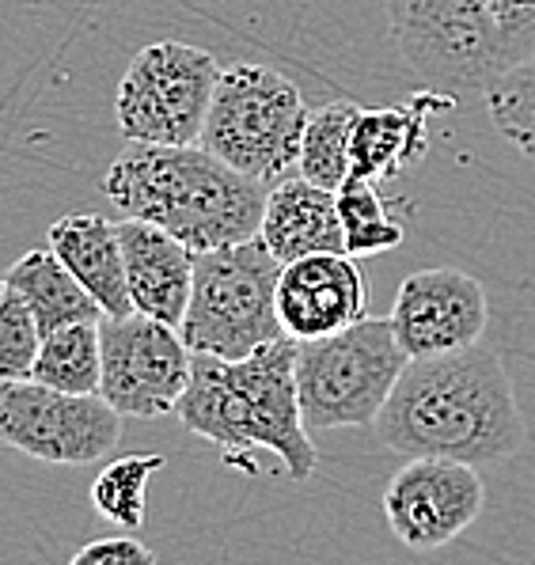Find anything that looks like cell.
<instances>
[{"label":"cell","mask_w":535,"mask_h":565,"mask_svg":"<svg viewBox=\"0 0 535 565\" xmlns=\"http://www.w3.org/2000/svg\"><path fill=\"white\" fill-rule=\"evenodd\" d=\"M376 440L407 459L437 456L460 463H502L524 445V417L502 358L486 345L410 358L384 411Z\"/></svg>","instance_id":"obj_1"},{"label":"cell","mask_w":535,"mask_h":565,"mask_svg":"<svg viewBox=\"0 0 535 565\" xmlns=\"http://www.w3.org/2000/svg\"><path fill=\"white\" fill-rule=\"evenodd\" d=\"M175 414L183 429L217 445L239 471L258 475L252 451H274L292 482L315 475L319 451L297 391V338L281 334L247 358L194 353Z\"/></svg>","instance_id":"obj_2"},{"label":"cell","mask_w":535,"mask_h":565,"mask_svg":"<svg viewBox=\"0 0 535 565\" xmlns=\"http://www.w3.org/2000/svg\"><path fill=\"white\" fill-rule=\"evenodd\" d=\"M103 194L190 250L255 239L266 209V182L239 175L202 145H129L103 175Z\"/></svg>","instance_id":"obj_3"},{"label":"cell","mask_w":535,"mask_h":565,"mask_svg":"<svg viewBox=\"0 0 535 565\" xmlns=\"http://www.w3.org/2000/svg\"><path fill=\"white\" fill-rule=\"evenodd\" d=\"M387 28L426 88L474 95L535 54V0H387Z\"/></svg>","instance_id":"obj_4"},{"label":"cell","mask_w":535,"mask_h":565,"mask_svg":"<svg viewBox=\"0 0 535 565\" xmlns=\"http://www.w3.org/2000/svg\"><path fill=\"white\" fill-rule=\"evenodd\" d=\"M278 277L281 258L258 236L197 250L186 316L179 323L190 353L247 358L258 345L281 338Z\"/></svg>","instance_id":"obj_5"},{"label":"cell","mask_w":535,"mask_h":565,"mask_svg":"<svg viewBox=\"0 0 535 565\" xmlns=\"http://www.w3.org/2000/svg\"><path fill=\"white\" fill-rule=\"evenodd\" d=\"M407 361L392 319L376 316L357 319L334 334L297 342V391L304 425L312 433L373 425Z\"/></svg>","instance_id":"obj_6"},{"label":"cell","mask_w":535,"mask_h":565,"mask_svg":"<svg viewBox=\"0 0 535 565\" xmlns=\"http://www.w3.org/2000/svg\"><path fill=\"white\" fill-rule=\"evenodd\" d=\"M308 107L289 76L266 65L221 68L197 145L239 175L270 182L297 168Z\"/></svg>","instance_id":"obj_7"},{"label":"cell","mask_w":535,"mask_h":565,"mask_svg":"<svg viewBox=\"0 0 535 565\" xmlns=\"http://www.w3.org/2000/svg\"><path fill=\"white\" fill-rule=\"evenodd\" d=\"M221 65L210 50L152 42L126 65L115 95L118 134L129 145H197Z\"/></svg>","instance_id":"obj_8"},{"label":"cell","mask_w":535,"mask_h":565,"mask_svg":"<svg viewBox=\"0 0 535 565\" xmlns=\"http://www.w3.org/2000/svg\"><path fill=\"white\" fill-rule=\"evenodd\" d=\"M122 440V414L95 391L46 387L39 380H0V445L42 463L88 467Z\"/></svg>","instance_id":"obj_9"},{"label":"cell","mask_w":535,"mask_h":565,"mask_svg":"<svg viewBox=\"0 0 535 565\" xmlns=\"http://www.w3.org/2000/svg\"><path fill=\"white\" fill-rule=\"evenodd\" d=\"M103 376L99 395L122 417L175 414L179 395L190 380V345L179 327L145 311L99 319Z\"/></svg>","instance_id":"obj_10"},{"label":"cell","mask_w":535,"mask_h":565,"mask_svg":"<svg viewBox=\"0 0 535 565\" xmlns=\"http://www.w3.org/2000/svg\"><path fill=\"white\" fill-rule=\"evenodd\" d=\"M486 505L479 467L460 459L418 456L392 475L384 490V520L410 551H437L463 535Z\"/></svg>","instance_id":"obj_11"},{"label":"cell","mask_w":535,"mask_h":565,"mask_svg":"<svg viewBox=\"0 0 535 565\" xmlns=\"http://www.w3.org/2000/svg\"><path fill=\"white\" fill-rule=\"evenodd\" d=\"M392 327L407 358H441L468 350L486 334V292L471 274L452 266L418 269L399 285Z\"/></svg>","instance_id":"obj_12"},{"label":"cell","mask_w":535,"mask_h":565,"mask_svg":"<svg viewBox=\"0 0 535 565\" xmlns=\"http://www.w3.org/2000/svg\"><path fill=\"white\" fill-rule=\"evenodd\" d=\"M368 316V277L361 258L346 250H319V255L281 263L278 277V319L285 334L308 342L357 323Z\"/></svg>","instance_id":"obj_13"},{"label":"cell","mask_w":535,"mask_h":565,"mask_svg":"<svg viewBox=\"0 0 535 565\" xmlns=\"http://www.w3.org/2000/svg\"><path fill=\"white\" fill-rule=\"evenodd\" d=\"M126 263V289L133 300V311H145L152 319L179 327L186 316L190 285H194V255L183 239L157 228L149 221L126 216L118 224Z\"/></svg>","instance_id":"obj_14"},{"label":"cell","mask_w":535,"mask_h":565,"mask_svg":"<svg viewBox=\"0 0 535 565\" xmlns=\"http://www.w3.org/2000/svg\"><path fill=\"white\" fill-rule=\"evenodd\" d=\"M456 95L421 88L395 107H361L353 118V171L384 182L429 152V118L452 110Z\"/></svg>","instance_id":"obj_15"},{"label":"cell","mask_w":535,"mask_h":565,"mask_svg":"<svg viewBox=\"0 0 535 565\" xmlns=\"http://www.w3.org/2000/svg\"><path fill=\"white\" fill-rule=\"evenodd\" d=\"M258 239H263L281 263L319 255V250H346V232H342L334 190L315 186V182H308L304 175L281 179L274 190H266Z\"/></svg>","instance_id":"obj_16"},{"label":"cell","mask_w":535,"mask_h":565,"mask_svg":"<svg viewBox=\"0 0 535 565\" xmlns=\"http://www.w3.org/2000/svg\"><path fill=\"white\" fill-rule=\"evenodd\" d=\"M50 250L73 269V277L92 292L103 316H129L133 311L126 289L118 224H110L99 213H68L50 224Z\"/></svg>","instance_id":"obj_17"},{"label":"cell","mask_w":535,"mask_h":565,"mask_svg":"<svg viewBox=\"0 0 535 565\" xmlns=\"http://www.w3.org/2000/svg\"><path fill=\"white\" fill-rule=\"evenodd\" d=\"M4 285L20 292L31 316L39 319L42 334L68 323H84V319H103V308L95 303V297L50 247L28 250L23 258H15Z\"/></svg>","instance_id":"obj_18"},{"label":"cell","mask_w":535,"mask_h":565,"mask_svg":"<svg viewBox=\"0 0 535 565\" xmlns=\"http://www.w3.org/2000/svg\"><path fill=\"white\" fill-rule=\"evenodd\" d=\"M103 376V350H99V319L57 327L42 334L39 358H34L31 380L73 395H95Z\"/></svg>","instance_id":"obj_19"},{"label":"cell","mask_w":535,"mask_h":565,"mask_svg":"<svg viewBox=\"0 0 535 565\" xmlns=\"http://www.w3.org/2000/svg\"><path fill=\"white\" fill-rule=\"evenodd\" d=\"M361 107L339 99L327 103L319 110H308L304 134H300V152H297V175H304L315 186L339 190L346 175L353 171V118Z\"/></svg>","instance_id":"obj_20"},{"label":"cell","mask_w":535,"mask_h":565,"mask_svg":"<svg viewBox=\"0 0 535 565\" xmlns=\"http://www.w3.org/2000/svg\"><path fill=\"white\" fill-rule=\"evenodd\" d=\"M334 198H339L342 232H346V255L365 263V258L395 250L403 243V224L387 213L384 198L376 190V179L350 171L346 182L334 190Z\"/></svg>","instance_id":"obj_21"},{"label":"cell","mask_w":535,"mask_h":565,"mask_svg":"<svg viewBox=\"0 0 535 565\" xmlns=\"http://www.w3.org/2000/svg\"><path fill=\"white\" fill-rule=\"evenodd\" d=\"M163 456H122L107 463L92 482V505L122 532H141L149 512V478L163 471Z\"/></svg>","instance_id":"obj_22"},{"label":"cell","mask_w":535,"mask_h":565,"mask_svg":"<svg viewBox=\"0 0 535 565\" xmlns=\"http://www.w3.org/2000/svg\"><path fill=\"white\" fill-rule=\"evenodd\" d=\"M482 99L497 134L535 163V54L490 84Z\"/></svg>","instance_id":"obj_23"},{"label":"cell","mask_w":535,"mask_h":565,"mask_svg":"<svg viewBox=\"0 0 535 565\" xmlns=\"http://www.w3.org/2000/svg\"><path fill=\"white\" fill-rule=\"evenodd\" d=\"M42 345V327L15 289L4 285L0 300V380H31Z\"/></svg>","instance_id":"obj_24"},{"label":"cell","mask_w":535,"mask_h":565,"mask_svg":"<svg viewBox=\"0 0 535 565\" xmlns=\"http://www.w3.org/2000/svg\"><path fill=\"white\" fill-rule=\"evenodd\" d=\"M73 565H157V554L137 535H107L81 546L73 554Z\"/></svg>","instance_id":"obj_25"},{"label":"cell","mask_w":535,"mask_h":565,"mask_svg":"<svg viewBox=\"0 0 535 565\" xmlns=\"http://www.w3.org/2000/svg\"><path fill=\"white\" fill-rule=\"evenodd\" d=\"M0 300H4V277H0Z\"/></svg>","instance_id":"obj_26"}]
</instances>
